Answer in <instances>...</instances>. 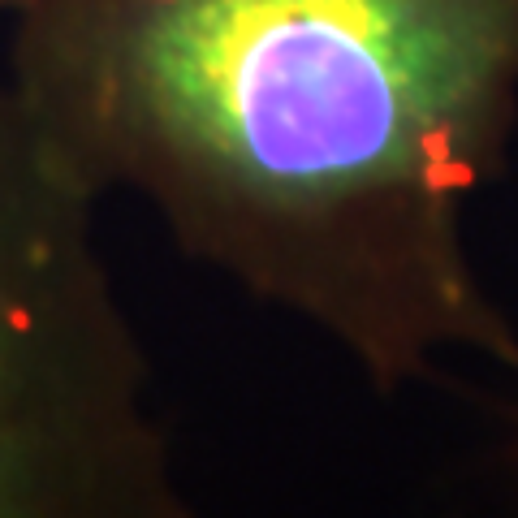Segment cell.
Segmentation results:
<instances>
[{"mask_svg":"<svg viewBox=\"0 0 518 518\" xmlns=\"http://www.w3.org/2000/svg\"><path fill=\"white\" fill-rule=\"evenodd\" d=\"M5 74L95 199L333 342L380 393L518 372L471 203L518 130V0H18Z\"/></svg>","mask_w":518,"mask_h":518,"instance_id":"1","label":"cell"},{"mask_svg":"<svg viewBox=\"0 0 518 518\" xmlns=\"http://www.w3.org/2000/svg\"><path fill=\"white\" fill-rule=\"evenodd\" d=\"M78 182L0 70V518H182L156 367Z\"/></svg>","mask_w":518,"mask_h":518,"instance_id":"2","label":"cell"},{"mask_svg":"<svg viewBox=\"0 0 518 518\" xmlns=\"http://www.w3.org/2000/svg\"><path fill=\"white\" fill-rule=\"evenodd\" d=\"M13 5H18V0H0V13H9Z\"/></svg>","mask_w":518,"mask_h":518,"instance_id":"3","label":"cell"}]
</instances>
